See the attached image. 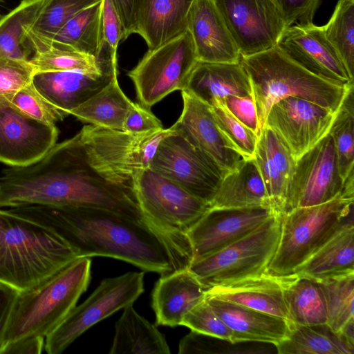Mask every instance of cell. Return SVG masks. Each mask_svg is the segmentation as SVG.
I'll return each instance as SVG.
<instances>
[{"mask_svg": "<svg viewBox=\"0 0 354 354\" xmlns=\"http://www.w3.org/2000/svg\"><path fill=\"white\" fill-rule=\"evenodd\" d=\"M25 205L104 209L153 227L133 189L110 181L92 166L79 133L31 165L2 171L0 208Z\"/></svg>", "mask_w": 354, "mask_h": 354, "instance_id": "1", "label": "cell"}, {"mask_svg": "<svg viewBox=\"0 0 354 354\" xmlns=\"http://www.w3.org/2000/svg\"><path fill=\"white\" fill-rule=\"evenodd\" d=\"M11 209L54 228L79 258L112 257L160 274L176 270L174 252L165 238L148 224L124 215L88 207L25 205Z\"/></svg>", "mask_w": 354, "mask_h": 354, "instance_id": "2", "label": "cell"}, {"mask_svg": "<svg viewBox=\"0 0 354 354\" xmlns=\"http://www.w3.org/2000/svg\"><path fill=\"white\" fill-rule=\"evenodd\" d=\"M77 258L73 247L52 227L0 208V282L25 292Z\"/></svg>", "mask_w": 354, "mask_h": 354, "instance_id": "3", "label": "cell"}, {"mask_svg": "<svg viewBox=\"0 0 354 354\" xmlns=\"http://www.w3.org/2000/svg\"><path fill=\"white\" fill-rule=\"evenodd\" d=\"M252 90L260 135L270 107L280 100L296 97L337 113L353 84L342 85L320 77L294 62L277 46L241 56Z\"/></svg>", "mask_w": 354, "mask_h": 354, "instance_id": "4", "label": "cell"}, {"mask_svg": "<svg viewBox=\"0 0 354 354\" xmlns=\"http://www.w3.org/2000/svg\"><path fill=\"white\" fill-rule=\"evenodd\" d=\"M91 273V259L77 258L39 286L20 292L1 347L27 337L45 338L76 306Z\"/></svg>", "mask_w": 354, "mask_h": 354, "instance_id": "5", "label": "cell"}, {"mask_svg": "<svg viewBox=\"0 0 354 354\" xmlns=\"http://www.w3.org/2000/svg\"><path fill=\"white\" fill-rule=\"evenodd\" d=\"M133 190L146 218L171 247L177 269L187 268L192 255L185 233L209 205L150 167L136 176Z\"/></svg>", "mask_w": 354, "mask_h": 354, "instance_id": "6", "label": "cell"}, {"mask_svg": "<svg viewBox=\"0 0 354 354\" xmlns=\"http://www.w3.org/2000/svg\"><path fill=\"white\" fill-rule=\"evenodd\" d=\"M353 200L339 196L283 214L280 239L266 272L277 277L295 274L353 216Z\"/></svg>", "mask_w": 354, "mask_h": 354, "instance_id": "7", "label": "cell"}, {"mask_svg": "<svg viewBox=\"0 0 354 354\" xmlns=\"http://www.w3.org/2000/svg\"><path fill=\"white\" fill-rule=\"evenodd\" d=\"M174 132L169 127L132 133L89 124L79 134L92 166L110 181L133 189L136 176L149 167L161 140Z\"/></svg>", "mask_w": 354, "mask_h": 354, "instance_id": "8", "label": "cell"}, {"mask_svg": "<svg viewBox=\"0 0 354 354\" xmlns=\"http://www.w3.org/2000/svg\"><path fill=\"white\" fill-rule=\"evenodd\" d=\"M282 218L274 214L243 238L190 262L188 269L207 289L266 272L280 239Z\"/></svg>", "mask_w": 354, "mask_h": 354, "instance_id": "9", "label": "cell"}, {"mask_svg": "<svg viewBox=\"0 0 354 354\" xmlns=\"http://www.w3.org/2000/svg\"><path fill=\"white\" fill-rule=\"evenodd\" d=\"M144 291V272H129L102 280L92 294L45 337L48 354L62 353L89 328L133 303Z\"/></svg>", "mask_w": 354, "mask_h": 354, "instance_id": "10", "label": "cell"}, {"mask_svg": "<svg viewBox=\"0 0 354 354\" xmlns=\"http://www.w3.org/2000/svg\"><path fill=\"white\" fill-rule=\"evenodd\" d=\"M187 30L147 53L128 73L140 103L149 108L175 91H183L198 62Z\"/></svg>", "mask_w": 354, "mask_h": 354, "instance_id": "11", "label": "cell"}, {"mask_svg": "<svg viewBox=\"0 0 354 354\" xmlns=\"http://www.w3.org/2000/svg\"><path fill=\"white\" fill-rule=\"evenodd\" d=\"M149 167L209 206L226 174L209 156L176 132L161 140Z\"/></svg>", "mask_w": 354, "mask_h": 354, "instance_id": "12", "label": "cell"}, {"mask_svg": "<svg viewBox=\"0 0 354 354\" xmlns=\"http://www.w3.org/2000/svg\"><path fill=\"white\" fill-rule=\"evenodd\" d=\"M241 56L274 47L286 26L277 0H213Z\"/></svg>", "mask_w": 354, "mask_h": 354, "instance_id": "13", "label": "cell"}, {"mask_svg": "<svg viewBox=\"0 0 354 354\" xmlns=\"http://www.w3.org/2000/svg\"><path fill=\"white\" fill-rule=\"evenodd\" d=\"M343 185L333 140L328 133L296 161L288 187L287 212L332 201L341 196Z\"/></svg>", "mask_w": 354, "mask_h": 354, "instance_id": "14", "label": "cell"}, {"mask_svg": "<svg viewBox=\"0 0 354 354\" xmlns=\"http://www.w3.org/2000/svg\"><path fill=\"white\" fill-rule=\"evenodd\" d=\"M275 214L279 213L269 207H210L185 233L190 248L191 262L243 238Z\"/></svg>", "mask_w": 354, "mask_h": 354, "instance_id": "15", "label": "cell"}, {"mask_svg": "<svg viewBox=\"0 0 354 354\" xmlns=\"http://www.w3.org/2000/svg\"><path fill=\"white\" fill-rule=\"evenodd\" d=\"M337 114L306 100L288 97L272 104L264 127L278 136L296 162L330 133Z\"/></svg>", "mask_w": 354, "mask_h": 354, "instance_id": "16", "label": "cell"}, {"mask_svg": "<svg viewBox=\"0 0 354 354\" xmlns=\"http://www.w3.org/2000/svg\"><path fill=\"white\" fill-rule=\"evenodd\" d=\"M55 124L27 115L9 100H0V162L24 167L41 159L56 143Z\"/></svg>", "mask_w": 354, "mask_h": 354, "instance_id": "17", "label": "cell"}, {"mask_svg": "<svg viewBox=\"0 0 354 354\" xmlns=\"http://www.w3.org/2000/svg\"><path fill=\"white\" fill-rule=\"evenodd\" d=\"M309 72L342 85L353 84L338 53L326 38L322 26L313 23L286 28L276 45Z\"/></svg>", "mask_w": 354, "mask_h": 354, "instance_id": "18", "label": "cell"}, {"mask_svg": "<svg viewBox=\"0 0 354 354\" xmlns=\"http://www.w3.org/2000/svg\"><path fill=\"white\" fill-rule=\"evenodd\" d=\"M183 111L171 128L209 156L226 174L244 160L222 136L210 106L186 90L181 91Z\"/></svg>", "mask_w": 354, "mask_h": 354, "instance_id": "19", "label": "cell"}, {"mask_svg": "<svg viewBox=\"0 0 354 354\" xmlns=\"http://www.w3.org/2000/svg\"><path fill=\"white\" fill-rule=\"evenodd\" d=\"M187 30L198 61L239 62L241 55L213 0H195L189 10Z\"/></svg>", "mask_w": 354, "mask_h": 354, "instance_id": "20", "label": "cell"}, {"mask_svg": "<svg viewBox=\"0 0 354 354\" xmlns=\"http://www.w3.org/2000/svg\"><path fill=\"white\" fill-rule=\"evenodd\" d=\"M118 67L99 73L78 71L36 73L32 83L36 89L66 117L115 77Z\"/></svg>", "mask_w": 354, "mask_h": 354, "instance_id": "21", "label": "cell"}, {"mask_svg": "<svg viewBox=\"0 0 354 354\" xmlns=\"http://www.w3.org/2000/svg\"><path fill=\"white\" fill-rule=\"evenodd\" d=\"M195 0H134V33L153 50L187 31Z\"/></svg>", "mask_w": 354, "mask_h": 354, "instance_id": "22", "label": "cell"}, {"mask_svg": "<svg viewBox=\"0 0 354 354\" xmlns=\"http://www.w3.org/2000/svg\"><path fill=\"white\" fill-rule=\"evenodd\" d=\"M207 290L188 268L161 274L152 292L156 324L181 325L185 315L205 299Z\"/></svg>", "mask_w": 354, "mask_h": 354, "instance_id": "23", "label": "cell"}, {"mask_svg": "<svg viewBox=\"0 0 354 354\" xmlns=\"http://www.w3.org/2000/svg\"><path fill=\"white\" fill-rule=\"evenodd\" d=\"M205 299L231 330L234 344L254 342L274 346L290 331V324L284 318L212 297L205 295Z\"/></svg>", "mask_w": 354, "mask_h": 354, "instance_id": "24", "label": "cell"}, {"mask_svg": "<svg viewBox=\"0 0 354 354\" xmlns=\"http://www.w3.org/2000/svg\"><path fill=\"white\" fill-rule=\"evenodd\" d=\"M286 277L267 272L255 276L209 288L206 296L237 304L288 320L284 297Z\"/></svg>", "mask_w": 354, "mask_h": 354, "instance_id": "25", "label": "cell"}, {"mask_svg": "<svg viewBox=\"0 0 354 354\" xmlns=\"http://www.w3.org/2000/svg\"><path fill=\"white\" fill-rule=\"evenodd\" d=\"M183 90L209 106L221 102L228 95L252 94L249 77L240 62L213 63L198 61Z\"/></svg>", "mask_w": 354, "mask_h": 354, "instance_id": "26", "label": "cell"}, {"mask_svg": "<svg viewBox=\"0 0 354 354\" xmlns=\"http://www.w3.org/2000/svg\"><path fill=\"white\" fill-rule=\"evenodd\" d=\"M252 207H272L254 158L243 160L237 168L225 174L210 203V207L215 208Z\"/></svg>", "mask_w": 354, "mask_h": 354, "instance_id": "27", "label": "cell"}, {"mask_svg": "<svg viewBox=\"0 0 354 354\" xmlns=\"http://www.w3.org/2000/svg\"><path fill=\"white\" fill-rule=\"evenodd\" d=\"M354 272V225L349 217L295 274L316 281Z\"/></svg>", "mask_w": 354, "mask_h": 354, "instance_id": "28", "label": "cell"}, {"mask_svg": "<svg viewBox=\"0 0 354 354\" xmlns=\"http://www.w3.org/2000/svg\"><path fill=\"white\" fill-rule=\"evenodd\" d=\"M102 6L103 0H99L82 10L51 39L36 46L32 55L48 47H63L101 57L105 44L102 34Z\"/></svg>", "mask_w": 354, "mask_h": 354, "instance_id": "29", "label": "cell"}, {"mask_svg": "<svg viewBox=\"0 0 354 354\" xmlns=\"http://www.w3.org/2000/svg\"><path fill=\"white\" fill-rule=\"evenodd\" d=\"M115 325L110 354H168L169 346L163 334L140 315L132 304L124 307Z\"/></svg>", "mask_w": 354, "mask_h": 354, "instance_id": "30", "label": "cell"}, {"mask_svg": "<svg viewBox=\"0 0 354 354\" xmlns=\"http://www.w3.org/2000/svg\"><path fill=\"white\" fill-rule=\"evenodd\" d=\"M274 346L279 354H353L354 344L326 323L292 325L288 335Z\"/></svg>", "mask_w": 354, "mask_h": 354, "instance_id": "31", "label": "cell"}, {"mask_svg": "<svg viewBox=\"0 0 354 354\" xmlns=\"http://www.w3.org/2000/svg\"><path fill=\"white\" fill-rule=\"evenodd\" d=\"M133 104L122 91L115 77L101 91L73 109L70 115L93 126L122 131L124 119Z\"/></svg>", "mask_w": 354, "mask_h": 354, "instance_id": "32", "label": "cell"}, {"mask_svg": "<svg viewBox=\"0 0 354 354\" xmlns=\"http://www.w3.org/2000/svg\"><path fill=\"white\" fill-rule=\"evenodd\" d=\"M284 297L290 324L326 323L325 299L316 280L297 274L286 276Z\"/></svg>", "mask_w": 354, "mask_h": 354, "instance_id": "33", "label": "cell"}, {"mask_svg": "<svg viewBox=\"0 0 354 354\" xmlns=\"http://www.w3.org/2000/svg\"><path fill=\"white\" fill-rule=\"evenodd\" d=\"M29 62L35 72L78 71L99 73L118 67L117 60L111 56L110 49L105 44L100 58L63 47H48L34 53Z\"/></svg>", "mask_w": 354, "mask_h": 354, "instance_id": "34", "label": "cell"}, {"mask_svg": "<svg viewBox=\"0 0 354 354\" xmlns=\"http://www.w3.org/2000/svg\"><path fill=\"white\" fill-rule=\"evenodd\" d=\"M44 0H22L0 19V56L28 61L30 53L24 46L26 32L37 18Z\"/></svg>", "mask_w": 354, "mask_h": 354, "instance_id": "35", "label": "cell"}, {"mask_svg": "<svg viewBox=\"0 0 354 354\" xmlns=\"http://www.w3.org/2000/svg\"><path fill=\"white\" fill-rule=\"evenodd\" d=\"M99 0H44L39 14L26 32L24 46L32 50L51 39L77 13Z\"/></svg>", "mask_w": 354, "mask_h": 354, "instance_id": "36", "label": "cell"}, {"mask_svg": "<svg viewBox=\"0 0 354 354\" xmlns=\"http://www.w3.org/2000/svg\"><path fill=\"white\" fill-rule=\"evenodd\" d=\"M317 281L325 299L326 324L339 333L354 322V272Z\"/></svg>", "mask_w": 354, "mask_h": 354, "instance_id": "37", "label": "cell"}, {"mask_svg": "<svg viewBox=\"0 0 354 354\" xmlns=\"http://www.w3.org/2000/svg\"><path fill=\"white\" fill-rule=\"evenodd\" d=\"M322 28L354 80V0H339L329 21Z\"/></svg>", "mask_w": 354, "mask_h": 354, "instance_id": "38", "label": "cell"}, {"mask_svg": "<svg viewBox=\"0 0 354 354\" xmlns=\"http://www.w3.org/2000/svg\"><path fill=\"white\" fill-rule=\"evenodd\" d=\"M353 102L352 88L345 97L329 133L333 140L339 172L343 181L353 171Z\"/></svg>", "mask_w": 354, "mask_h": 354, "instance_id": "39", "label": "cell"}, {"mask_svg": "<svg viewBox=\"0 0 354 354\" xmlns=\"http://www.w3.org/2000/svg\"><path fill=\"white\" fill-rule=\"evenodd\" d=\"M210 108L228 147L244 160L254 158L259 140L256 133L236 119L221 102H216Z\"/></svg>", "mask_w": 354, "mask_h": 354, "instance_id": "40", "label": "cell"}, {"mask_svg": "<svg viewBox=\"0 0 354 354\" xmlns=\"http://www.w3.org/2000/svg\"><path fill=\"white\" fill-rule=\"evenodd\" d=\"M180 326L234 344L231 330L214 312L205 297L185 315Z\"/></svg>", "mask_w": 354, "mask_h": 354, "instance_id": "41", "label": "cell"}, {"mask_svg": "<svg viewBox=\"0 0 354 354\" xmlns=\"http://www.w3.org/2000/svg\"><path fill=\"white\" fill-rule=\"evenodd\" d=\"M10 102L27 115L46 124H55L66 118L39 93L32 81L19 91Z\"/></svg>", "mask_w": 354, "mask_h": 354, "instance_id": "42", "label": "cell"}, {"mask_svg": "<svg viewBox=\"0 0 354 354\" xmlns=\"http://www.w3.org/2000/svg\"><path fill=\"white\" fill-rule=\"evenodd\" d=\"M35 70L28 61L0 56V100H9L29 84Z\"/></svg>", "mask_w": 354, "mask_h": 354, "instance_id": "43", "label": "cell"}, {"mask_svg": "<svg viewBox=\"0 0 354 354\" xmlns=\"http://www.w3.org/2000/svg\"><path fill=\"white\" fill-rule=\"evenodd\" d=\"M259 141L263 146L269 158L290 184L296 162L287 147L272 129L266 127L259 136Z\"/></svg>", "mask_w": 354, "mask_h": 354, "instance_id": "44", "label": "cell"}, {"mask_svg": "<svg viewBox=\"0 0 354 354\" xmlns=\"http://www.w3.org/2000/svg\"><path fill=\"white\" fill-rule=\"evenodd\" d=\"M218 102H221L236 119L259 136L253 94L245 96L228 95Z\"/></svg>", "mask_w": 354, "mask_h": 354, "instance_id": "45", "label": "cell"}, {"mask_svg": "<svg viewBox=\"0 0 354 354\" xmlns=\"http://www.w3.org/2000/svg\"><path fill=\"white\" fill-rule=\"evenodd\" d=\"M286 28L295 24L313 23L321 0H277Z\"/></svg>", "mask_w": 354, "mask_h": 354, "instance_id": "46", "label": "cell"}, {"mask_svg": "<svg viewBox=\"0 0 354 354\" xmlns=\"http://www.w3.org/2000/svg\"><path fill=\"white\" fill-rule=\"evenodd\" d=\"M163 128L162 122L149 108L134 102L124 119L122 131L132 133H142Z\"/></svg>", "mask_w": 354, "mask_h": 354, "instance_id": "47", "label": "cell"}, {"mask_svg": "<svg viewBox=\"0 0 354 354\" xmlns=\"http://www.w3.org/2000/svg\"><path fill=\"white\" fill-rule=\"evenodd\" d=\"M102 34L104 42L110 49L111 56L117 60V50L122 41V24L111 0H103Z\"/></svg>", "mask_w": 354, "mask_h": 354, "instance_id": "48", "label": "cell"}, {"mask_svg": "<svg viewBox=\"0 0 354 354\" xmlns=\"http://www.w3.org/2000/svg\"><path fill=\"white\" fill-rule=\"evenodd\" d=\"M21 292L0 282V348L17 299Z\"/></svg>", "mask_w": 354, "mask_h": 354, "instance_id": "49", "label": "cell"}, {"mask_svg": "<svg viewBox=\"0 0 354 354\" xmlns=\"http://www.w3.org/2000/svg\"><path fill=\"white\" fill-rule=\"evenodd\" d=\"M45 338L32 337L3 345L0 354H39L44 349Z\"/></svg>", "mask_w": 354, "mask_h": 354, "instance_id": "50", "label": "cell"}, {"mask_svg": "<svg viewBox=\"0 0 354 354\" xmlns=\"http://www.w3.org/2000/svg\"><path fill=\"white\" fill-rule=\"evenodd\" d=\"M122 24V41L134 33L133 2L134 0H111Z\"/></svg>", "mask_w": 354, "mask_h": 354, "instance_id": "51", "label": "cell"}]
</instances>
